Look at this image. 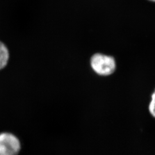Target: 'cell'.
<instances>
[{"label": "cell", "mask_w": 155, "mask_h": 155, "mask_svg": "<svg viewBox=\"0 0 155 155\" xmlns=\"http://www.w3.org/2000/svg\"><path fill=\"white\" fill-rule=\"evenodd\" d=\"M90 62L93 70L100 76H109L116 69V61L111 56L96 53L91 57Z\"/></svg>", "instance_id": "cell-1"}, {"label": "cell", "mask_w": 155, "mask_h": 155, "mask_svg": "<svg viewBox=\"0 0 155 155\" xmlns=\"http://www.w3.org/2000/svg\"><path fill=\"white\" fill-rule=\"evenodd\" d=\"M148 1H151V2H155V0H148Z\"/></svg>", "instance_id": "cell-5"}, {"label": "cell", "mask_w": 155, "mask_h": 155, "mask_svg": "<svg viewBox=\"0 0 155 155\" xmlns=\"http://www.w3.org/2000/svg\"><path fill=\"white\" fill-rule=\"evenodd\" d=\"M21 149L19 139L13 134L0 133V155H17Z\"/></svg>", "instance_id": "cell-2"}, {"label": "cell", "mask_w": 155, "mask_h": 155, "mask_svg": "<svg viewBox=\"0 0 155 155\" xmlns=\"http://www.w3.org/2000/svg\"><path fill=\"white\" fill-rule=\"evenodd\" d=\"M9 51L4 43L0 41V70L7 66L9 60Z\"/></svg>", "instance_id": "cell-3"}, {"label": "cell", "mask_w": 155, "mask_h": 155, "mask_svg": "<svg viewBox=\"0 0 155 155\" xmlns=\"http://www.w3.org/2000/svg\"><path fill=\"white\" fill-rule=\"evenodd\" d=\"M148 108L150 114L155 118V89L151 95V101L150 102Z\"/></svg>", "instance_id": "cell-4"}]
</instances>
